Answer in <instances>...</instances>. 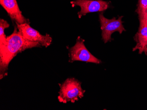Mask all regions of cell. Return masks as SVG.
Listing matches in <instances>:
<instances>
[{
    "instance_id": "11",
    "label": "cell",
    "mask_w": 147,
    "mask_h": 110,
    "mask_svg": "<svg viewBox=\"0 0 147 110\" xmlns=\"http://www.w3.org/2000/svg\"><path fill=\"white\" fill-rule=\"evenodd\" d=\"M140 25H147V13L142 19H139Z\"/></svg>"
},
{
    "instance_id": "8",
    "label": "cell",
    "mask_w": 147,
    "mask_h": 110,
    "mask_svg": "<svg viewBox=\"0 0 147 110\" xmlns=\"http://www.w3.org/2000/svg\"><path fill=\"white\" fill-rule=\"evenodd\" d=\"M136 43L133 51L138 50L139 54L144 53L147 55V25H140L138 30L134 37Z\"/></svg>"
},
{
    "instance_id": "10",
    "label": "cell",
    "mask_w": 147,
    "mask_h": 110,
    "mask_svg": "<svg viewBox=\"0 0 147 110\" xmlns=\"http://www.w3.org/2000/svg\"><path fill=\"white\" fill-rule=\"evenodd\" d=\"M136 12L138 15L139 19H142L147 13V0H138Z\"/></svg>"
},
{
    "instance_id": "4",
    "label": "cell",
    "mask_w": 147,
    "mask_h": 110,
    "mask_svg": "<svg viewBox=\"0 0 147 110\" xmlns=\"http://www.w3.org/2000/svg\"><path fill=\"white\" fill-rule=\"evenodd\" d=\"M69 51V62L81 61L96 64L102 62L88 51L85 46L84 40L80 37H78L76 44Z\"/></svg>"
},
{
    "instance_id": "3",
    "label": "cell",
    "mask_w": 147,
    "mask_h": 110,
    "mask_svg": "<svg viewBox=\"0 0 147 110\" xmlns=\"http://www.w3.org/2000/svg\"><path fill=\"white\" fill-rule=\"evenodd\" d=\"M123 17L120 16L118 19L115 17L108 19L104 16L103 13L99 14V21L102 31V40L105 43L112 41L113 39L111 37V35L115 32H118L120 34H122L123 32L125 31L122 21Z\"/></svg>"
},
{
    "instance_id": "5",
    "label": "cell",
    "mask_w": 147,
    "mask_h": 110,
    "mask_svg": "<svg viewBox=\"0 0 147 110\" xmlns=\"http://www.w3.org/2000/svg\"><path fill=\"white\" fill-rule=\"evenodd\" d=\"M70 3L72 7H80V11L78 12L79 19L89 13L105 11L110 5L109 2L103 0H74Z\"/></svg>"
},
{
    "instance_id": "1",
    "label": "cell",
    "mask_w": 147,
    "mask_h": 110,
    "mask_svg": "<svg viewBox=\"0 0 147 110\" xmlns=\"http://www.w3.org/2000/svg\"><path fill=\"white\" fill-rule=\"evenodd\" d=\"M40 46L42 45L38 43L30 41L24 37L16 25L13 33L6 37L5 47L0 50V79L6 76L9 64L17 54L26 49Z\"/></svg>"
},
{
    "instance_id": "9",
    "label": "cell",
    "mask_w": 147,
    "mask_h": 110,
    "mask_svg": "<svg viewBox=\"0 0 147 110\" xmlns=\"http://www.w3.org/2000/svg\"><path fill=\"white\" fill-rule=\"evenodd\" d=\"M9 27L7 21L3 19H0V50L3 49L6 43V36L5 34V29Z\"/></svg>"
},
{
    "instance_id": "2",
    "label": "cell",
    "mask_w": 147,
    "mask_h": 110,
    "mask_svg": "<svg viewBox=\"0 0 147 110\" xmlns=\"http://www.w3.org/2000/svg\"><path fill=\"white\" fill-rule=\"evenodd\" d=\"M85 92L79 81L75 78H68L60 86L58 99L63 103H75L84 97Z\"/></svg>"
},
{
    "instance_id": "7",
    "label": "cell",
    "mask_w": 147,
    "mask_h": 110,
    "mask_svg": "<svg viewBox=\"0 0 147 110\" xmlns=\"http://www.w3.org/2000/svg\"><path fill=\"white\" fill-rule=\"evenodd\" d=\"M0 5L5 10L8 15L16 23H29L28 19L22 15L16 0H0Z\"/></svg>"
},
{
    "instance_id": "6",
    "label": "cell",
    "mask_w": 147,
    "mask_h": 110,
    "mask_svg": "<svg viewBox=\"0 0 147 110\" xmlns=\"http://www.w3.org/2000/svg\"><path fill=\"white\" fill-rule=\"evenodd\" d=\"M16 27L24 37L30 41L38 42L42 46L47 47L52 43V38L49 34L42 35L38 31L31 27L29 23H16Z\"/></svg>"
}]
</instances>
